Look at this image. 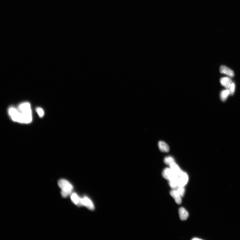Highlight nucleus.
Listing matches in <instances>:
<instances>
[{
	"label": "nucleus",
	"mask_w": 240,
	"mask_h": 240,
	"mask_svg": "<svg viewBox=\"0 0 240 240\" xmlns=\"http://www.w3.org/2000/svg\"><path fill=\"white\" fill-rule=\"evenodd\" d=\"M21 117V123H30L32 121V115L30 104L28 102L22 103L19 106Z\"/></svg>",
	"instance_id": "f257e3e1"
},
{
	"label": "nucleus",
	"mask_w": 240,
	"mask_h": 240,
	"mask_svg": "<svg viewBox=\"0 0 240 240\" xmlns=\"http://www.w3.org/2000/svg\"><path fill=\"white\" fill-rule=\"evenodd\" d=\"M58 185L62 190L61 195L63 198H67L72 194L73 187L68 181L61 179L58 181Z\"/></svg>",
	"instance_id": "f03ea898"
},
{
	"label": "nucleus",
	"mask_w": 240,
	"mask_h": 240,
	"mask_svg": "<svg viewBox=\"0 0 240 240\" xmlns=\"http://www.w3.org/2000/svg\"><path fill=\"white\" fill-rule=\"evenodd\" d=\"M163 177L169 181L178 180V175L171 170L170 168H166L162 173Z\"/></svg>",
	"instance_id": "7ed1b4c3"
},
{
	"label": "nucleus",
	"mask_w": 240,
	"mask_h": 240,
	"mask_svg": "<svg viewBox=\"0 0 240 240\" xmlns=\"http://www.w3.org/2000/svg\"><path fill=\"white\" fill-rule=\"evenodd\" d=\"M8 113L13 121L20 123V113L18 109L15 108L11 107L9 109Z\"/></svg>",
	"instance_id": "20e7f679"
},
{
	"label": "nucleus",
	"mask_w": 240,
	"mask_h": 240,
	"mask_svg": "<svg viewBox=\"0 0 240 240\" xmlns=\"http://www.w3.org/2000/svg\"><path fill=\"white\" fill-rule=\"evenodd\" d=\"M189 177L187 174L182 171L179 175L178 180V187H184L188 182Z\"/></svg>",
	"instance_id": "39448f33"
},
{
	"label": "nucleus",
	"mask_w": 240,
	"mask_h": 240,
	"mask_svg": "<svg viewBox=\"0 0 240 240\" xmlns=\"http://www.w3.org/2000/svg\"><path fill=\"white\" fill-rule=\"evenodd\" d=\"M80 205L85 206L90 210H93L94 209L93 203L92 200L87 196L80 198Z\"/></svg>",
	"instance_id": "423d86ee"
},
{
	"label": "nucleus",
	"mask_w": 240,
	"mask_h": 240,
	"mask_svg": "<svg viewBox=\"0 0 240 240\" xmlns=\"http://www.w3.org/2000/svg\"><path fill=\"white\" fill-rule=\"evenodd\" d=\"M219 71L221 74H226L231 78L233 77L234 76V71L225 65H222L220 67Z\"/></svg>",
	"instance_id": "0eeeda50"
},
{
	"label": "nucleus",
	"mask_w": 240,
	"mask_h": 240,
	"mask_svg": "<svg viewBox=\"0 0 240 240\" xmlns=\"http://www.w3.org/2000/svg\"><path fill=\"white\" fill-rule=\"evenodd\" d=\"M170 194L178 204L180 205L182 203V200L181 196L177 191L175 190H172L170 192Z\"/></svg>",
	"instance_id": "6e6552de"
},
{
	"label": "nucleus",
	"mask_w": 240,
	"mask_h": 240,
	"mask_svg": "<svg viewBox=\"0 0 240 240\" xmlns=\"http://www.w3.org/2000/svg\"><path fill=\"white\" fill-rule=\"evenodd\" d=\"M232 83V80L230 78H223L220 80L221 85L227 89H229Z\"/></svg>",
	"instance_id": "1a4fd4ad"
},
{
	"label": "nucleus",
	"mask_w": 240,
	"mask_h": 240,
	"mask_svg": "<svg viewBox=\"0 0 240 240\" xmlns=\"http://www.w3.org/2000/svg\"><path fill=\"white\" fill-rule=\"evenodd\" d=\"M180 218L182 221L187 220L189 216L188 212L184 208L180 207L179 210Z\"/></svg>",
	"instance_id": "9d476101"
},
{
	"label": "nucleus",
	"mask_w": 240,
	"mask_h": 240,
	"mask_svg": "<svg viewBox=\"0 0 240 240\" xmlns=\"http://www.w3.org/2000/svg\"><path fill=\"white\" fill-rule=\"evenodd\" d=\"M170 168L173 171L174 173H175L178 175H179L182 171L180 168L179 166L176 164L175 162L172 163L169 165Z\"/></svg>",
	"instance_id": "9b49d317"
},
{
	"label": "nucleus",
	"mask_w": 240,
	"mask_h": 240,
	"mask_svg": "<svg viewBox=\"0 0 240 240\" xmlns=\"http://www.w3.org/2000/svg\"><path fill=\"white\" fill-rule=\"evenodd\" d=\"M158 146L160 150L162 151L168 152L169 150V146L164 142L160 141L158 142Z\"/></svg>",
	"instance_id": "f8f14e48"
},
{
	"label": "nucleus",
	"mask_w": 240,
	"mask_h": 240,
	"mask_svg": "<svg viewBox=\"0 0 240 240\" xmlns=\"http://www.w3.org/2000/svg\"><path fill=\"white\" fill-rule=\"evenodd\" d=\"M71 198L72 202L75 204L80 205V198L79 197L77 194L75 193H72L71 195Z\"/></svg>",
	"instance_id": "ddd939ff"
},
{
	"label": "nucleus",
	"mask_w": 240,
	"mask_h": 240,
	"mask_svg": "<svg viewBox=\"0 0 240 240\" xmlns=\"http://www.w3.org/2000/svg\"><path fill=\"white\" fill-rule=\"evenodd\" d=\"M230 94L229 89H226L223 90L221 92L220 94L221 98L222 101H225L228 97Z\"/></svg>",
	"instance_id": "4468645a"
},
{
	"label": "nucleus",
	"mask_w": 240,
	"mask_h": 240,
	"mask_svg": "<svg viewBox=\"0 0 240 240\" xmlns=\"http://www.w3.org/2000/svg\"><path fill=\"white\" fill-rule=\"evenodd\" d=\"M164 161L165 164L169 165V166L172 163L175 162L174 158L171 157V156H169V157H165Z\"/></svg>",
	"instance_id": "2eb2a0df"
},
{
	"label": "nucleus",
	"mask_w": 240,
	"mask_h": 240,
	"mask_svg": "<svg viewBox=\"0 0 240 240\" xmlns=\"http://www.w3.org/2000/svg\"><path fill=\"white\" fill-rule=\"evenodd\" d=\"M169 184L170 186L172 189L178 188V180L169 181Z\"/></svg>",
	"instance_id": "dca6fc26"
},
{
	"label": "nucleus",
	"mask_w": 240,
	"mask_h": 240,
	"mask_svg": "<svg viewBox=\"0 0 240 240\" xmlns=\"http://www.w3.org/2000/svg\"><path fill=\"white\" fill-rule=\"evenodd\" d=\"M177 191L181 197L184 196L185 193V189L184 187H178Z\"/></svg>",
	"instance_id": "f3484780"
},
{
	"label": "nucleus",
	"mask_w": 240,
	"mask_h": 240,
	"mask_svg": "<svg viewBox=\"0 0 240 240\" xmlns=\"http://www.w3.org/2000/svg\"><path fill=\"white\" fill-rule=\"evenodd\" d=\"M36 111L40 117H42L44 115V112L42 109L40 108H38L36 109Z\"/></svg>",
	"instance_id": "a211bd4d"
},
{
	"label": "nucleus",
	"mask_w": 240,
	"mask_h": 240,
	"mask_svg": "<svg viewBox=\"0 0 240 240\" xmlns=\"http://www.w3.org/2000/svg\"><path fill=\"white\" fill-rule=\"evenodd\" d=\"M230 94L233 95L234 94L235 90V85L234 83H232L229 88Z\"/></svg>",
	"instance_id": "6ab92c4d"
}]
</instances>
